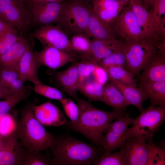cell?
I'll list each match as a JSON object with an SVG mask.
<instances>
[{
	"label": "cell",
	"mask_w": 165,
	"mask_h": 165,
	"mask_svg": "<svg viewBox=\"0 0 165 165\" xmlns=\"http://www.w3.org/2000/svg\"><path fill=\"white\" fill-rule=\"evenodd\" d=\"M49 149L53 165H91L104 153L101 146L86 142L68 133L54 137Z\"/></svg>",
	"instance_id": "obj_1"
},
{
	"label": "cell",
	"mask_w": 165,
	"mask_h": 165,
	"mask_svg": "<svg viewBox=\"0 0 165 165\" xmlns=\"http://www.w3.org/2000/svg\"><path fill=\"white\" fill-rule=\"evenodd\" d=\"M76 101L79 116L76 124L72 130L82 134L91 143L101 146L105 129L110 123L125 113L122 111H107L98 109L90 101L79 97Z\"/></svg>",
	"instance_id": "obj_2"
},
{
	"label": "cell",
	"mask_w": 165,
	"mask_h": 165,
	"mask_svg": "<svg viewBox=\"0 0 165 165\" xmlns=\"http://www.w3.org/2000/svg\"><path fill=\"white\" fill-rule=\"evenodd\" d=\"M20 114L16 130L21 146L40 152L49 149L54 136L36 119L32 105L24 107Z\"/></svg>",
	"instance_id": "obj_3"
},
{
	"label": "cell",
	"mask_w": 165,
	"mask_h": 165,
	"mask_svg": "<svg viewBox=\"0 0 165 165\" xmlns=\"http://www.w3.org/2000/svg\"><path fill=\"white\" fill-rule=\"evenodd\" d=\"M90 0H70L64 2L60 26L71 35L82 33L92 38L88 24L93 11Z\"/></svg>",
	"instance_id": "obj_4"
},
{
	"label": "cell",
	"mask_w": 165,
	"mask_h": 165,
	"mask_svg": "<svg viewBox=\"0 0 165 165\" xmlns=\"http://www.w3.org/2000/svg\"><path fill=\"white\" fill-rule=\"evenodd\" d=\"M134 119L128 128L125 138L142 136L152 137L159 130L165 119V107L150 105Z\"/></svg>",
	"instance_id": "obj_5"
},
{
	"label": "cell",
	"mask_w": 165,
	"mask_h": 165,
	"mask_svg": "<svg viewBox=\"0 0 165 165\" xmlns=\"http://www.w3.org/2000/svg\"><path fill=\"white\" fill-rule=\"evenodd\" d=\"M158 50L156 43L152 40L144 39L137 42H125V67L134 75L138 74Z\"/></svg>",
	"instance_id": "obj_6"
},
{
	"label": "cell",
	"mask_w": 165,
	"mask_h": 165,
	"mask_svg": "<svg viewBox=\"0 0 165 165\" xmlns=\"http://www.w3.org/2000/svg\"><path fill=\"white\" fill-rule=\"evenodd\" d=\"M152 137L146 136L127 138L123 152L125 165H152L155 145Z\"/></svg>",
	"instance_id": "obj_7"
},
{
	"label": "cell",
	"mask_w": 165,
	"mask_h": 165,
	"mask_svg": "<svg viewBox=\"0 0 165 165\" xmlns=\"http://www.w3.org/2000/svg\"><path fill=\"white\" fill-rule=\"evenodd\" d=\"M0 19L23 35L31 22L29 11L23 0H0Z\"/></svg>",
	"instance_id": "obj_8"
},
{
	"label": "cell",
	"mask_w": 165,
	"mask_h": 165,
	"mask_svg": "<svg viewBox=\"0 0 165 165\" xmlns=\"http://www.w3.org/2000/svg\"><path fill=\"white\" fill-rule=\"evenodd\" d=\"M134 120L129 114L125 113L109 124L104 131L101 144L104 152L120 149L124 146L126 140L125 134L129 126L133 125Z\"/></svg>",
	"instance_id": "obj_9"
},
{
	"label": "cell",
	"mask_w": 165,
	"mask_h": 165,
	"mask_svg": "<svg viewBox=\"0 0 165 165\" xmlns=\"http://www.w3.org/2000/svg\"><path fill=\"white\" fill-rule=\"evenodd\" d=\"M29 36L38 40L44 46H51L68 53H76L68 35L58 24L40 26Z\"/></svg>",
	"instance_id": "obj_10"
},
{
	"label": "cell",
	"mask_w": 165,
	"mask_h": 165,
	"mask_svg": "<svg viewBox=\"0 0 165 165\" xmlns=\"http://www.w3.org/2000/svg\"><path fill=\"white\" fill-rule=\"evenodd\" d=\"M112 27L116 33L125 40V42H137L145 39L135 15L129 4L124 7L113 21Z\"/></svg>",
	"instance_id": "obj_11"
},
{
	"label": "cell",
	"mask_w": 165,
	"mask_h": 165,
	"mask_svg": "<svg viewBox=\"0 0 165 165\" xmlns=\"http://www.w3.org/2000/svg\"><path fill=\"white\" fill-rule=\"evenodd\" d=\"M31 22L40 25L57 23L60 25L64 2H32L26 4Z\"/></svg>",
	"instance_id": "obj_12"
},
{
	"label": "cell",
	"mask_w": 165,
	"mask_h": 165,
	"mask_svg": "<svg viewBox=\"0 0 165 165\" xmlns=\"http://www.w3.org/2000/svg\"><path fill=\"white\" fill-rule=\"evenodd\" d=\"M124 42L116 39L93 38L89 49L80 53L77 58L97 62L117 51L123 50Z\"/></svg>",
	"instance_id": "obj_13"
},
{
	"label": "cell",
	"mask_w": 165,
	"mask_h": 165,
	"mask_svg": "<svg viewBox=\"0 0 165 165\" xmlns=\"http://www.w3.org/2000/svg\"><path fill=\"white\" fill-rule=\"evenodd\" d=\"M39 66L44 65L52 69L58 68L70 62H75V53H68L53 46H45L40 51L34 52Z\"/></svg>",
	"instance_id": "obj_14"
},
{
	"label": "cell",
	"mask_w": 165,
	"mask_h": 165,
	"mask_svg": "<svg viewBox=\"0 0 165 165\" xmlns=\"http://www.w3.org/2000/svg\"><path fill=\"white\" fill-rule=\"evenodd\" d=\"M16 127L8 134L0 136V165H19L22 147Z\"/></svg>",
	"instance_id": "obj_15"
},
{
	"label": "cell",
	"mask_w": 165,
	"mask_h": 165,
	"mask_svg": "<svg viewBox=\"0 0 165 165\" xmlns=\"http://www.w3.org/2000/svg\"><path fill=\"white\" fill-rule=\"evenodd\" d=\"M34 115L44 126L58 127L69 123L62 112L50 101L38 105H32Z\"/></svg>",
	"instance_id": "obj_16"
},
{
	"label": "cell",
	"mask_w": 165,
	"mask_h": 165,
	"mask_svg": "<svg viewBox=\"0 0 165 165\" xmlns=\"http://www.w3.org/2000/svg\"><path fill=\"white\" fill-rule=\"evenodd\" d=\"M129 5L136 17L144 34L145 39L154 41H160L157 37V30L149 13L135 0H131Z\"/></svg>",
	"instance_id": "obj_17"
},
{
	"label": "cell",
	"mask_w": 165,
	"mask_h": 165,
	"mask_svg": "<svg viewBox=\"0 0 165 165\" xmlns=\"http://www.w3.org/2000/svg\"><path fill=\"white\" fill-rule=\"evenodd\" d=\"M39 67L31 46L25 52L18 63L19 77L25 82L29 81L34 84L40 82L38 75Z\"/></svg>",
	"instance_id": "obj_18"
},
{
	"label": "cell",
	"mask_w": 165,
	"mask_h": 165,
	"mask_svg": "<svg viewBox=\"0 0 165 165\" xmlns=\"http://www.w3.org/2000/svg\"><path fill=\"white\" fill-rule=\"evenodd\" d=\"M140 75L141 82L165 81V55L158 50L148 61Z\"/></svg>",
	"instance_id": "obj_19"
},
{
	"label": "cell",
	"mask_w": 165,
	"mask_h": 165,
	"mask_svg": "<svg viewBox=\"0 0 165 165\" xmlns=\"http://www.w3.org/2000/svg\"><path fill=\"white\" fill-rule=\"evenodd\" d=\"M55 78L64 91L75 100L79 97L77 94L79 80L77 62L75 61L66 69L57 72Z\"/></svg>",
	"instance_id": "obj_20"
},
{
	"label": "cell",
	"mask_w": 165,
	"mask_h": 165,
	"mask_svg": "<svg viewBox=\"0 0 165 165\" xmlns=\"http://www.w3.org/2000/svg\"><path fill=\"white\" fill-rule=\"evenodd\" d=\"M108 80L119 90L129 104L135 106L141 113L144 109L142 104L148 98L139 87L121 83L108 76Z\"/></svg>",
	"instance_id": "obj_21"
},
{
	"label": "cell",
	"mask_w": 165,
	"mask_h": 165,
	"mask_svg": "<svg viewBox=\"0 0 165 165\" xmlns=\"http://www.w3.org/2000/svg\"><path fill=\"white\" fill-rule=\"evenodd\" d=\"M31 46L28 40L20 35L16 43L0 57V67L18 65L23 55Z\"/></svg>",
	"instance_id": "obj_22"
},
{
	"label": "cell",
	"mask_w": 165,
	"mask_h": 165,
	"mask_svg": "<svg viewBox=\"0 0 165 165\" xmlns=\"http://www.w3.org/2000/svg\"><path fill=\"white\" fill-rule=\"evenodd\" d=\"M138 87L151 101V105L165 107V81L141 82Z\"/></svg>",
	"instance_id": "obj_23"
},
{
	"label": "cell",
	"mask_w": 165,
	"mask_h": 165,
	"mask_svg": "<svg viewBox=\"0 0 165 165\" xmlns=\"http://www.w3.org/2000/svg\"><path fill=\"white\" fill-rule=\"evenodd\" d=\"M113 110L122 111L129 105L121 93L113 83H106L103 86V101Z\"/></svg>",
	"instance_id": "obj_24"
},
{
	"label": "cell",
	"mask_w": 165,
	"mask_h": 165,
	"mask_svg": "<svg viewBox=\"0 0 165 165\" xmlns=\"http://www.w3.org/2000/svg\"><path fill=\"white\" fill-rule=\"evenodd\" d=\"M88 28L93 38L116 39L117 34L112 27L99 18L93 10L89 17Z\"/></svg>",
	"instance_id": "obj_25"
},
{
	"label": "cell",
	"mask_w": 165,
	"mask_h": 165,
	"mask_svg": "<svg viewBox=\"0 0 165 165\" xmlns=\"http://www.w3.org/2000/svg\"><path fill=\"white\" fill-rule=\"evenodd\" d=\"M41 152L22 147L19 165H53L52 158Z\"/></svg>",
	"instance_id": "obj_26"
},
{
	"label": "cell",
	"mask_w": 165,
	"mask_h": 165,
	"mask_svg": "<svg viewBox=\"0 0 165 165\" xmlns=\"http://www.w3.org/2000/svg\"><path fill=\"white\" fill-rule=\"evenodd\" d=\"M103 86L94 79L90 81H86L78 88V90L84 95L89 101L102 102Z\"/></svg>",
	"instance_id": "obj_27"
},
{
	"label": "cell",
	"mask_w": 165,
	"mask_h": 165,
	"mask_svg": "<svg viewBox=\"0 0 165 165\" xmlns=\"http://www.w3.org/2000/svg\"><path fill=\"white\" fill-rule=\"evenodd\" d=\"M108 76L118 81L127 85L137 87L136 80L134 75L122 66L118 65H112L106 69Z\"/></svg>",
	"instance_id": "obj_28"
},
{
	"label": "cell",
	"mask_w": 165,
	"mask_h": 165,
	"mask_svg": "<svg viewBox=\"0 0 165 165\" xmlns=\"http://www.w3.org/2000/svg\"><path fill=\"white\" fill-rule=\"evenodd\" d=\"M59 101L61 104L65 113L70 120L69 123L65 125L72 130L76 124L79 117V107L71 99L65 97Z\"/></svg>",
	"instance_id": "obj_29"
},
{
	"label": "cell",
	"mask_w": 165,
	"mask_h": 165,
	"mask_svg": "<svg viewBox=\"0 0 165 165\" xmlns=\"http://www.w3.org/2000/svg\"><path fill=\"white\" fill-rule=\"evenodd\" d=\"M93 165H125L123 152H104L94 161Z\"/></svg>",
	"instance_id": "obj_30"
},
{
	"label": "cell",
	"mask_w": 165,
	"mask_h": 165,
	"mask_svg": "<svg viewBox=\"0 0 165 165\" xmlns=\"http://www.w3.org/2000/svg\"><path fill=\"white\" fill-rule=\"evenodd\" d=\"M79 73L78 88L85 82L93 73L98 65L97 62L94 61L82 60L77 62Z\"/></svg>",
	"instance_id": "obj_31"
},
{
	"label": "cell",
	"mask_w": 165,
	"mask_h": 165,
	"mask_svg": "<svg viewBox=\"0 0 165 165\" xmlns=\"http://www.w3.org/2000/svg\"><path fill=\"white\" fill-rule=\"evenodd\" d=\"M35 92L49 99L60 101L65 97L64 94L58 90L42 83L41 82L34 84Z\"/></svg>",
	"instance_id": "obj_32"
},
{
	"label": "cell",
	"mask_w": 165,
	"mask_h": 165,
	"mask_svg": "<svg viewBox=\"0 0 165 165\" xmlns=\"http://www.w3.org/2000/svg\"><path fill=\"white\" fill-rule=\"evenodd\" d=\"M91 37L82 33H78L72 35L70 39L72 46L76 53H83L90 49L92 40Z\"/></svg>",
	"instance_id": "obj_33"
},
{
	"label": "cell",
	"mask_w": 165,
	"mask_h": 165,
	"mask_svg": "<svg viewBox=\"0 0 165 165\" xmlns=\"http://www.w3.org/2000/svg\"><path fill=\"white\" fill-rule=\"evenodd\" d=\"M13 28L0 35V57L6 53L18 40L20 35Z\"/></svg>",
	"instance_id": "obj_34"
},
{
	"label": "cell",
	"mask_w": 165,
	"mask_h": 165,
	"mask_svg": "<svg viewBox=\"0 0 165 165\" xmlns=\"http://www.w3.org/2000/svg\"><path fill=\"white\" fill-rule=\"evenodd\" d=\"M19 77L18 65L0 67V82L7 88Z\"/></svg>",
	"instance_id": "obj_35"
},
{
	"label": "cell",
	"mask_w": 165,
	"mask_h": 165,
	"mask_svg": "<svg viewBox=\"0 0 165 165\" xmlns=\"http://www.w3.org/2000/svg\"><path fill=\"white\" fill-rule=\"evenodd\" d=\"M126 60L123 50L114 53L97 62L98 65L105 69L112 65H118L125 67Z\"/></svg>",
	"instance_id": "obj_36"
},
{
	"label": "cell",
	"mask_w": 165,
	"mask_h": 165,
	"mask_svg": "<svg viewBox=\"0 0 165 165\" xmlns=\"http://www.w3.org/2000/svg\"><path fill=\"white\" fill-rule=\"evenodd\" d=\"M93 10L104 9L121 12L126 5L119 0H92Z\"/></svg>",
	"instance_id": "obj_37"
},
{
	"label": "cell",
	"mask_w": 165,
	"mask_h": 165,
	"mask_svg": "<svg viewBox=\"0 0 165 165\" xmlns=\"http://www.w3.org/2000/svg\"><path fill=\"white\" fill-rule=\"evenodd\" d=\"M149 12L157 30V33L162 19L165 16V0H153Z\"/></svg>",
	"instance_id": "obj_38"
},
{
	"label": "cell",
	"mask_w": 165,
	"mask_h": 165,
	"mask_svg": "<svg viewBox=\"0 0 165 165\" xmlns=\"http://www.w3.org/2000/svg\"><path fill=\"white\" fill-rule=\"evenodd\" d=\"M17 126L13 117L9 114L0 118V136L7 134Z\"/></svg>",
	"instance_id": "obj_39"
},
{
	"label": "cell",
	"mask_w": 165,
	"mask_h": 165,
	"mask_svg": "<svg viewBox=\"0 0 165 165\" xmlns=\"http://www.w3.org/2000/svg\"><path fill=\"white\" fill-rule=\"evenodd\" d=\"M93 11L102 20L111 26L115 20L121 12L118 11L104 9L93 10Z\"/></svg>",
	"instance_id": "obj_40"
},
{
	"label": "cell",
	"mask_w": 165,
	"mask_h": 165,
	"mask_svg": "<svg viewBox=\"0 0 165 165\" xmlns=\"http://www.w3.org/2000/svg\"><path fill=\"white\" fill-rule=\"evenodd\" d=\"M92 75L94 80L104 86L108 80V75L106 70L98 65L96 68Z\"/></svg>",
	"instance_id": "obj_41"
},
{
	"label": "cell",
	"mask_w": 165,
	"mask_h": 165,
	"mask_svg": "<svg viewBox=\"0 0 165 165\" xmlns=\"http://www.w3.org/2000/svg\"><path fill=\"white\" fill-rule=\"evenodd\" d=\"M24 82L19 77L11 84L8 89L14 94L20 93L26 90L28 87L25 86Z\"/></svg>",
	"instance_id": "obj_42"
},
{
	"label": "cell",
	"mask_w": 165,
	"mask_h": 165,
	"mask_svg": "<svg viewBox=\"0 0 165 165\" xmlns=\"http://www.w3.org/2000/svg\"><path fill=\"white\" fill-rule=\"evenodd\" d=\"M14 94L0 82V99L7 98Z\"/></svg>",
	"instance_id": "obj_43"
},
{
	"label": "cell",
	"mask_w": 165,
	"mask_h": 165,
	"mask_svg": "<svg viewBox=\"0 0 165 165\" xmlns=\"http://www.w3.org/2000/svg\"><path fill=\"white\" fill-rule=\"evenodd\" d=\"M165 18L163 17L160 26L157 33V37L160 41L165 38Z\"/></svg>",
	"instance_id": "obj_44"
},
{
	"label": "cell",
	"mask_w": 165,
	"mask_h": 165,
	"mask_svg": "<svg viewBox=\"0 0 165 165\" xmlns=\"http://www.w3.org/2000/svg\"><path fill=\"white\" fill-rule=\"evenodd\" d=\"M13 28L0 19V35Z\"/></svg>",
	"instance_id": "obj_45"
},
{
	"label": "cell",
	"mask_w": 165,
	"mask_h": 165,
	"mask_svg": "<svg viewBox=\"0 0 165 165\" xmlns=\"http://www.w3.org/2000/svg\"><path fill=\"white\" fill-rule=\"evenodd\" d=\"M153 0H142V4L146 10L150 8L152 4Z\"/></svg>",
	"instance_id": "obj_46"
},
{
	"label": "cell",
	"mask_w": 165,
	"mask_h": 165,
	"mask_svg": "<svg viewBox=\"0 0 165 165\" xmlns=\"http://www.w3.org/2000/svg\"><path fill=\"white\" fill-rule=\"evenodd\" d=\"M32 2H63V0H30L28 3Z\"/></svg>",
	"instance_id": "obj_47"
},
{
	"label": "cell",
	"mask_w": 165,
	"mask_h": 165,
	"mask_svg": "<svg viewBox=\"0 0 165 165\" xmlns=\"http://www.w3.org/2000/svg\"><path fill=\"white\" fill-rule=\"evenodd\" d=\"M123 3H124L126 5L129 4L131 0H119Z\"/></svg>",
	"instance_id": "obj_48"
},
{
	"label": "cell",
	"mask_w": 165,
	"mask_h": 165,
	"mask_svg": "<svg viewBox=\"0 0 165 165\" xmlns=\"http://www.w3.org/2000/svg\"><path fill=\"white\" fill-rule=\"evenodd\" d=\"M136 0L139 3H141L142 4V0Z\"/></svg>",
	"instance_id": "obj_49"
},
{
	"label": "cell",
	"mask_w": 165,
	"mask_h": 165,
	"mask_svg": "<svg viewBox=\"0 0 165 165\" xmlns=\"http://www.w3.org/2000/svg\"><path fill=\"white\" fill-rule=\"evenodd\" d=\"M23 1L26 4L28 3L30 0H23Z\"/></svg>",
	"instance_id": "obj_50"
}]
</instances>
